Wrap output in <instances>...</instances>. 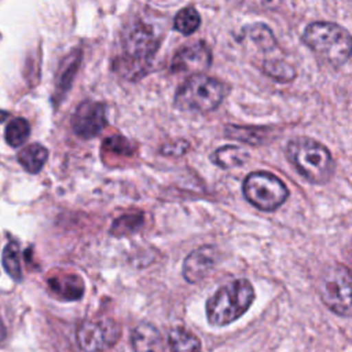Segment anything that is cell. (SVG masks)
<instances>
[{"label":"cell","instance_id":"obj_1","mask_svg":"<svg viewBox=\"0 0 352 352\" xmlns=\"http://www.w3.org/2000/svg\"><path fill=\"white\" fill-rule=\"evenodd\" d=\"M302 41L323 63L338 67L342 66L351 55V36L348 30L337 23L318 21L309 23Z\"/></svg>","mask_w":352,"mask_h":352},{"label":"cell","instance_id":"obj_2","mask_svg":"<svg viewBox=\"0 0 352 352\" xmlns=\"http://www.w3.org/2000/svg\"><path fill=\"white\" fill-rule=\"evenodd\" d=\"M286 157L296 170L314 184L329 182L334 173L331 153L311 138H294L287 143Z\"/></svg>","mask_w":352,"mask_h":352},{"label":"cell","instance_id":"obj_3","mask_svg":"<svg viewBox=\"0 0 352 352\" xmlns=\"http://www.w3.org/2000/svg\"><path fill=\"white\" fill-rule=\"evenodd\" d=\"M161 41V34L151 22L135 21L124 37L125 56L118 59L116 69L126 76L144 74V67L148 66L150 58L157 52Z\"/></svg>","mask_w":352,"mask_h":352},{"label":"cell","instance_id":"obj_4","mask_svg":"<svg viewBox=\"0 0 352 352\" xmlns=\"http://www.w3.org/2000/svg\"><path fill=\"white\" fill-rule=\"evenodd\" d=\"M254 300V289L248 279H235L206 301V319L212 326H227L241 318Z\"/></svg>","mask_w":352,"mask_h":352},{"label":"cell","instance_id":"obj_5","mask_svg":"<svg viewBox=\"0 0 352 352\" xmlns=\"http://www.w3.org/2000/svg\"><path fill=\"white\" fill-rule=\"evenodd\" d=\"M227 87L217 78L195 74L187 78L175 95V106L182 111L208 113L224 99Z\"/></svg>","mask_w":352,"mask_h":352},{"label":"cell","instance_id":"obj_6","mask_svg":"<svg viewBox=\"0 0 352 352\" xmlns=\"http://www.w3.org/2000/svg\"><path fill=\"white\" fill-rule=\"evenodd\" d=\"M243 195L257 209L271 212L286 201L289 190L278 176L260 170L246 176Z\"/></svg>","mask_w":352,"mask_h":352},{"label":"cell","instance_id":"obj_7","mask_svg":"<svg viewBox=\"0 0 352 352\" xmlns=\"http://www.w3.org/2000/svg\"><path fill=\"white\" fill-rule=\"evenodd\" d=\"M319 296L334 314L351 316V272L348 267L337 264L330 267L319 279Z\"/></svg>","mask_w":352,"mask_h":352},{"label":"cell","instance_id":"obj_8","mask_svg":"<svg viewBox=\"0 0 352 352\" xmlns=\"http://www.w3.org/2000/svg\"><path fill=\"white\" fill-rule=\"evenodd\" d=\"M121 337L120 324L109 318L82 320L76 330V340L84 352H103Z\"/></svg>","mask_w":352,"mask_h":352},{"label":"cell","instance_id":"obj_9","mask_svg":"<svg viewBox=\"0 0 352 352\" xmlns=\"http://www.w3.org/2000/svg\"><path fill=\"white\" fill-rule=\"evenodd\" d=\"M72 129L82 139L95 138L106 125V107L100 102L84 100L81 102L72 116Z\"/></svg>","mask_w":352,"mask_h":352},{"label":"cell","instance_id":"obj_10","mask_svg":"<svg viewBox=\"0 0 352 352\" xmlns=\"http://www.w3.org/2000/svg\"><path fill=\"white\" fill-rule=\"evenodd\" d=\"M210 63V50L204 41H197L176 51L170 62V70L173 73H192L195 76L208 70Z\"/></svg>","mask_w":352,"mask_h":352},{"label":"cell","instance_id":"obj_11","mask_svg":"<svg viewBox=\"0 0 352 352\" xmlns=\"http://www.w3.org/2000/svg\"><path fill=\"white\" fill-rule=\"evenodd\" d=\"M217 261V250L213 246L204 245L192 250L183 261V276L190 283L202 280L214 267Z\"/></svg>","mask_w":352,"mask_h":352},{"label":"cell","instance_id":"obj_12","mask_svg":"<svg viewBox=\"0 0 352 352\" xmlns=\"http://www.w3.org/2000/svg\"><path fill=\"white\" fill-rule=\"evenodd\" d=\"M131 342L133 352H166L161 333L150 323L138 324L132 331Z\"/></svg>","mask_w":352,"mask_h":352},{"label":"cell","instance_id":"obj_13","mask_svg":"<svg viewBox=\"0 0 352 352\" xmlns=\"http://www.w3.org/2000/svg\"><path fill=\"white\" fill-rule=\"evenodd\" d=\"M50 290L62 300H78L84 293V282L78 275L65 274L48 279Z\"/></svg>","mask_w":352,"mask_h":352},{"label":"cell","instance_id":"obj_14","mask_svg":"<svg viewBox=\"0 0 352 352\" xmlns=\"http://www.w3.org/2000/svg\"><path fill=\"white\" fill-rule=\"evenodd\" d=\"M47 158L48 150L38 143H32L18 153V162L26 172L33 175L38 173L43 169Z\"/></svg>","mask_w":352,"mask_h":352},{"label":"cell","instance_id":"obj_15","mask_svg":"<svg viewBox=\"0 0 352 352\" xmlns=\"http://www.w3.org/2000/svg\"><path fill=\"white\" fill-rule=\"evenodd\" d=\"M168 344L172 352H201L199 338L184 327H175L168 334Z\"/></svg>","mask_w":352,"mask_h":352},{"label":"cell","instance_id":"obj_16","mask_svg":"<svg viewBox=\"0 0 352 352\" xmlns=\"http://www.w3.org/2000/svg\"><path fill=\"white\" fill-rule=\"evenodd\" d=\"M248 158H249L248 151H245L242 147L234 146V144H227V146L217 148L210 157V160L217 166L224 168V169L239 166V165L245 164L248 161Z\"/></svg>","mask_w":352,"mask_h":352},{"label":"cell","instance_id":"obj_17","mask_svg":"<svg viewBox=\"0 0 352 352\" xmlns=\"http://www.w3.org/2000/svg\"><path fill=\"white\" fill-rule=\"evenodd\" d=\"M199 25H201V16L194 7L182 8L173 19V28L184 36L192 34L199 28Z\"/></svg>","mask_w":352,"mask_h":352},{"label":"cell","instance_id":"obj_18","mask_svg":"<svg viewBox=\"0 0 352 352\" xmlns=\"http://www.w3.org/2000/svg\"><path fill=\"white\" fill-rule=\"evenodd\" d=\"M143 223H144V217H143L142 212L126 213L114 220V223L110 228V232L116 236H125V235L139 231L142 228Z\"/></svg>","mask_w":352,"mask_h":352},{"label":"cell","instance_id":"obj_19","mask_svg":"<svg viewBox=\"0 0 352 352\" xmlns=\"http://www.w3.org/2000/svg\"><path fill=\"white\" fill-rule=\"evenodd\" d=\"M29 135H30L29 122L22 117H16L7 124L4 138L11 147H18L28 140Z\"/></svg>","mask_w":352,"mask_h":352},{"label":"cell","instance_id":"obj_20","mask_svg":"<svg viewBox=\"0 0 352 352\" xmlns=\"http://www.w3.org/2000/svg\"><path fill=\"white\" fill-rule=\"evenodd\" d=\"M263 70L271 78L279 82L292 81L296 77V70L292 65L282 59H267L263 63Z\"/></svg>","mask_w":352,"mask_h":352},{"label":"cell","instance_id":"obj_21","mask_svg":"<svg viewBox=\"0 0 352 352\" xmlns=\"http://www.w3.org/2000/svg\"><path fill=\"white\" fill-rule=\"evenodd\" d=\"M66 65H62L58 78H56V91L59 94V96H62L70 87L73 77L76 74V70L78 69V63H80V52H74L70 54V56H67V59H65Z\"/></svg>","mask_w":352,"mask_h":352},{"label":"cell","instance_id":"obj_22","mask_svg":"<svg viewBox=\"0 0 352 352\" xmlns=\"http://www.w3.org/2000/svg\"><path fill=\"white\" fill-rule=\"evenodd\" d=\"M3 267L14 280L22 279V270L19 264V245L18 242H10L3 250Z\"/></svg>","mask_w":352,"mask_h":352},{"label":"cell","instance_id":"obj_23","mask_svg":"<svg viewBox=\"0 0 352 352\" xmlns=\"http://www.w3.org/2000/svg\"><path fill=\"white\" fill-rule=\"evenodd\" d=\"M250 38L254 41L256 45H258L261 50L268 51L274 50L276 45V41L272 36V32L263 23H256L248 28Z\"/></svg>","mask_w":352,"mask_h":352},{"label":"cell","instance_id":"obj_24","mask_svg":"<svg viewBox=\"0 0 352 352\" xmlns=\"http://www.w3.org/2000/svg\"><path fill=\"white\" fill-rule=\"evenodd\" d=\"M4 338H6V326H4L3 319L0 316V344L4 341Z\"/></svg>","mask_w":352,"mask_h":352},{"label":"cell","instance_id":"obj_25","mask_svg":"<svg viewBox=\"0 0 352 352\" xmlns=\"http://www.w3.org/2000/svg\"><path fill=\"white\" fill-rule=\"evenodd\" d=\"M7 117H8V113H7L6 110H1V109H0V124L4 122Z\"/></svg>","mask_w":352,"mask_h":352}]
</instances>
